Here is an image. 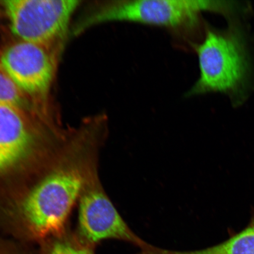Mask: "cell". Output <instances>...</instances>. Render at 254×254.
I'll return each instance as SVG.
<instances>
[{"label": "cell", "mask_w": 254, "mask_h": 254, "mask_svg": "<svg viewBox=\"0 0 254 254\" xmlns=\"http://www.w3.org/2000/svg\"><path fill=\"white\" fill-rule=\"evenodd\" d=\"M77 237L94 246L107 240L132 244L141 250L147 243L137 236L124 220L107 194L97 174L85 185L79 200Z\"/></svg>", "instance_id": "cell-6"}, {"label": "cell", "mask_w": 254, "mask_h": 254, "mask_svg": "<svg viewBox=\"0 0 254 254\" xmlns=\"http://www.w3.org/2000/svg\"><path fill=\"white\" fill-rule=\"evenodd\" d=\"M62 147L54 145L23 111L0 106V184L5 189L40 174Z\"/></svg>", "instance_id": "cell-3"}, {"label": "cell", "mask_w": 254, "mask_h": 254, "mask_svg": "<svg viewBox=\"0 0 254 254\" xmlns=\"http://www.w3.org/2000/svg\"><path fill=\"white\" fill-rule=\"evenodd\" d=\"M221 1L209 0H114L98 5L79 30L109 22H129L176 32L198 29L203 12L220 14Z\"/></svg>", "instance_id": "cell-4"}, {"label": "cell", "mask_w": 254, "mask_h": 254, "mask_svg": "<svg viewBox=\"0 0 254 254\" xmlns=\"http://www.w3.org/2000/svg\"><path fill=\"white\" fill-rule=\"evenodd\" d=\"M28 99L27 95L0 69V106L14 108L25 113L31 110Z\"/></svg>", "instance_id": "cell-10"}, {"label": "cell", "mask_w": 254, "mask_h": 254, "mask_svg": "<svg viewBox=\"0 0 254 254\" xmlns=\"http://www.w3.org/2000/svg\"><path fill=\"white\" fill-rule=\"evenodd\" d=\"M0 69L27 97H42L52 85L55 65L47 47L19 41L3 51Z\"/></svg>", "instance_id": "cell-7"}, {"label": "cell", "mask_w": 254, "mask_h": 254, "mask_svg": "<svg viewBox=\"0 0 254 254\" xmlns=\"http://www.w3.org/2000/svg\"><path fill=\"white\" fill-rule=\"evenodd\" d=\"M101 123L63 146L28 187L11 195L2 209L9 230L28 241L64 233L66 220L87 183L98 174V155L106 136Z\"/></svg>", "instance_id": "cell-1"}, {"label": "cell", "mask_w": 254, "mask_h": 254, "mask_svg": "<svg viewBox=\"0 0 254 254\" xmlns=\"http://www.w3.org/2000/svg\"><path fill=\"white\" fill-rule=\"evenodd\" d=\"M150 254H254V213L244 230L217 245L189 252H177L154 247Z\"/></svg>", "instance_id": "cell-8"}, {"label": "cell", "mask_w": 254, "mask_h": 254, "mask_svg": "<svg viewBox=\"0 0 254 254\" xmlns=\"http://www.w3.org/2000/svg\"><path fill=\"white\" fill-rule=\"evenodd\" d=\"M77 0H7L1 2L12 34L47 47L65 33Z\"/></svg>", "instance_id": "cell-5"}, {"label": "cell", "mask_w": 254, "mask_h": 254, "mask_svg": "<svg viewBox=\"0 0 254 254\" xmlns=\"http://www.w3.org/2000/svg\"><path fill=\"white\" fill-rule=\"evenodd\" d=\"M94 247L77 236L63 233L48 239L41 254H95Z\"/></svg>", "instance_id": "cell-9"}, {"label": "cell", "mask_w": 254, "mask_h": 254, "mask_svg": "<svg viewBox=\"0 0 254 254\" xmlns=\"http://www.w3.org/2000/svg\"><path fill=\"white\" fill-rule=\"evenodd\" d=\"M0 254H20L10 244L0 243Z\"/></svg>", "instance_id": "cell-11"}, {"label": "cell", "mask_w": 254, "mask_h": 254, "mask_svg": "<svg viewBox=\"0 0 254 254\" xmlns=\"http://www.w3.org/2000/svg\"><path fill=\"white\" fill-rule=\"evenodd\" d=\"M193 48L198 57L199 75L186 96L216 92L239 95L250 72L242 32L236 27L225 31L207 28L201 42Z\"/></svg>", "instance_id": "cell-2"}]
</instances>
